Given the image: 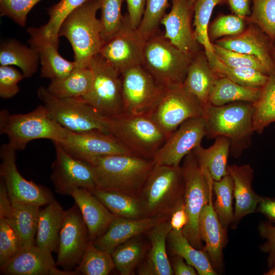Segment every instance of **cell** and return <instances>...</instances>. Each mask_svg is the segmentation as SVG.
<instances>
[{"instance_id": "cell-7", "label": "cell", "mask_w": 275, "mask_h": 275, "mask_svg": "<svg viewBox=\"0 0 275 275\" xmlns=\"http://www.w3.org/2000/svg\"><path fill=\"white\" fill-rule=\"evenodd\" d=\"M181 167L184 180L183 201L188 218L182 232L193 246L202 250L199 218L212 195L213 180L207 169L200 166L193 151L184 157Z\"/></svg>"}, {"instance_id": "cell-14", "label": "cell", "mask_w": 275, "mask_h": 275, "mask_svg": "<svg viewBox=\"0 0 275 275\" xmlns=\"http://www.w3.org/2000/svg\"><path fill=\"white\" fill-rule=\"evenodd\" d=\"M146 40L130 24L127 14L120 29L102 45L99 53L120 73L142 65Z\"/></svg>"}, {"instance_id": "cell-10", "label": "cell", "mask_w": 275, "mask_h": 275, "mask_svg": "<svg viewBox=\"0 0 275 275\" xmlns=\"http://www.w3.org/2000/svg\"><path fill=\"white\" fill-rule=\"evenodd\" d=\"M200 101L181 85L163 87L147 115L168 138L186 120L203 116Z\"/></svg>"}, {"instance_id": "cell-50", "label": "cell", "mask_w": 275, "mask_h": 275, "mask_svg": "<svg viewBox=\"0 0 275 275\" xmlns=\"http://www.w3.org/2000/svg\"><path fill=\"white\" fill-rule=\"evenodd\" d=\"M41 0H0L1 16H7L20 26L26 24L27 16Z\"/></svg>"}, {"instance_id": "cell-40", "label": "cell", "mask_w": 275, "mask_h": 275, "mask_svg": "<svg viewBox=\"0 0 275 275\" xmlns=\"http://www.w3.org/2000/svg\"><path fill=\"white\" fill-rule=\"evenodd\" d=\"M213 71L219 77H226L239 85L254 88H262L269 76L249 67H231L222 63L215 56L208 60Z\"/></svg>"}, {"instance_id": "cell-11", "label": "cell", "mask_w": 275, "mask_h": 275, "mask_svg": "<svg viewBox=\"0 0 275 275\" xmlns=\"http://www.w3.org/2000/svg\"><path fill=\"white\" fill-rule=\"evenodd\" d=\"M88 67L93 75V82L82 99L102 116L122 113L121 73L100 53L92 59Z\"/></svg>"}, {"instance_id": "cell-38", "label": "cell", "mask_w": 275, "mask_h": 275, "mask_svg": "<svg viewBox=\"0 0 275 275\" xmlns=\"http://www.w3.org/2000/svg\"><path fill=\"white\" fill-rule=\"evenodd\" d=\"M254 132L262 134L264 129L275 123V73L269 76L265 85L261 88L258 99L253 103Z\"/></svg>"}, {"instance_id": "cell-28", "label": "cell", "mask_w": 275, "mask_h": 275, "mask_svg": "<svg viewBox=\"0 0 275 275\" xmlns=\"http://www.w3.org/2000/svg\"><path fill=\"white\" fill-rule=\"evenodd\" d=\"M11 202L4 217L14 229L19 239L21 249L35 243L40 206L22 202Z\"/></svg>"}, {"instance_id": "cell-6", "label": "cell", "mask_w": 275, "mask_h": 275, "mask_svg": "<svg viewBox=\"0 0 275 275\" xmlns=\"http://www.w3.org/2000/svg\"><path fill=\"white\" fill-rule=\"evenodd\" d=\"M181 166L155 165L140 195L146 217L170 218L183 200Z\"/></svg>"}, {"instance_id": "cell-33", "label": "cell", "mask_w": 275, "mask_h": 275, "mask_svg": "<svg viewBox=\"0 0 275 275\" xmlns=\"http://www.w3.org/2000/svg\"><path fill=\"white\" fill-rule=\"evenodd\" d=\"M167 240L171 253L182 257L188 264L196 269L198 274H217L205 251L193 246L184 236L182 230L172 229Z\"/></svg>"}, {"instance_id": "cell-30", "label": "cell", "mask_w": 275, "mask_h": 275, "mask_svg": "<svg viewBox=\"0 0 275 275\" xmlns=\"http://www.w3.org/2000/svg\"><path fill=\"white\" fill-rule=\"evenodd\" d=\"M64 213L65 210L54 199L40 210L35 239L37 246L51 253L58 249Z\"/></svg>"}, {"instance_id": "cell-27", "label": "cell", "mask_w": 275, "mask_h": 275, "mask_svg": "<svg viewBox=\"0 0 275 275\" xmlns=\"http://www.w3.org/2000/svg\"><path fill=\"white\" fill-rule=\"evenodd\" d=\"M218 77L211 69L205 51H199L191 58L183 86L205 108L209 104L210 92Z\"/></svg>"}, {"instance_id": "cell-36", "label": "cell", "mask_w": 275, "mask_h": 275, "mask_svg": "<svg viewBox=\"0 0 275 275\" xmlns=\"http://www.w3.org/2000/svg\"><path fill=\"white\" fill-rule=\"evenodd\" d=\"M91 191L117 217L132 219L146 217L139 197L97 188Z\"/></svg>"}, {"instance_id": "cell-23", "label": "cell", "mask_w": 275, "mask_h": 275, "mask_svg": "<svg viewBox=\"0 0 275 275\" xmlns=\"http://www.w3.org/2000/svg\"><path fill=\"white\" fill-rule=\"evenodd\" d=\"M70 196L80 211L90 240L94 241L106 231L116 216L89 189L77 188Z\"/></svg>"}, {"instance_id": "cell-24", "label": "cell", "mask_w": 275, "mask_h": 275, "mask_svg": "<svg viewBox=\"0 0 275 275\" xmlns=\"http://www.w3.org/2000/svg\"><path fill=\"white\" fill-rule=\"evenodd\" d=\"M228 172L234 182L235 202L231 227L234 229L242 218L256 211L261 197L253 188V170L250 165H230L228 167Z\"/></svg>"}, {"instance_id": "cell-5", "label": "cell", "mask_w": 275, "mask_h": 275, "mask_svg": "<svg viewBox=\"0 0 275 275\" xmlns=\"http://www.w3.org/2000/svg\"><path fill=\"white\" fill-rule=\"evenodd\" d=\"M104 117L108 132L136 155L153 160L167 139L147 114Z\"/></svg>"}, {"instance_id": "cell-3", "label": "cell", "mask_w": 275, "mask_h": 275, "mask_svg": "<svg viewBox=\"0 0 275 275\" xmlns=\"http://www.w3.org/2000/svg\"><path fill=\"white\" fill-rule=\"evenodd\" d=\"M99 10V0L88 1L70 13L61 26L59 36L70 42L76 67H88L104 43L101 22L97 17Z\"/></svg>"}, {"instance_id": "cell-8", "label": "cell", "mask_w": 275, "mask_h": 275, "mask_svg": "<svg viewBox=\"0 0 275 275\" xmlns=\"http://www.w3.org/2000/svg\"><path fill=\"white\" fill-rule=\"evenodd\" d=\"M191 58L158 31L146 40L142 66L159 85H181Z\"/></svg>"}, {"instance_id": "cell-29", "label": "cell", "mask_w": 275, "mask_h": 275, "mask_svg": "<svg viewBox=\"0 0 275 275\" xmlns=\"http://www.w3.org/2000/svg\"><path fill=\"white\" fill-rule=\"evenodd\" d=\"M29 43L38 53L41 77L51 80L64 78L76 67L74 61H69L60 54L59 44L33 36H30Z\"/></svg>"}, {"instance_id": "cell-37", "label": "cell", "mask_w": 275, "mask_h": 275, "mask_svg": "<svg viewBox=\"0 0 275 275\" xmlns=\"http://www.w3.org/2000/svg\"><path fill=\"white\" fill-rule=\"evenodd\" d=\"M92 82L93 75L89 67H76L67 77L51 79L46 89L59 98H81L90 91Z\"/></svg>"}, {"instance_id": "cell-2", "label": "cell", "mask_w": 275, "mask_h": 275, "mask_svg": "<svg viewBox=\"0 0 275 275\" xmlns=\"http://www.w3.org/2000/svg\"><path fill=\"white\" fill-rule=\"evenodd\" d=\"M252 103L234 102L222 106L208 104L204 110L206 136H224L230 142V153L238 157L252 143L254 132Z\"/></svg>"}, {"instance_id": "cell-32", "label": "cell", "mask_w": 275, "mask_h": 275, "mask_svg": "<svg viewBox=\"0 0 275 275\" xmlns=\"http://www.w3.org/2000/svg\"><path fill=\"white\" fill-rule=\"evenodd\" d=\"M39 57L32 47H28L15 39L1 43L0 46L1 66H16L24 77L32 76L37 70Z\"/></svg>"}, {"instance_id": "cell-52", "label": "cell", "mask_w": 275, "mask_h": 275, "mask_svg": "<svg viewBox=\"0 0 275 275\" xmlns=\"http://www.w3.org/2000/svg\"><path fill=\"white\" fill-rule=\"evenodd\" d=\"M258 230L260 236L266 239L260 249L268 254V264L271 267L275 264V226L267 222H261Z\"/></svg>"}, {"instance_id": "cell-55", "label": "cell", "mask_w": 275, "mask_h": 275, "mask_svg": "<svg viewBox=\"0 0 275 275\" xmlns=\"http://www.w3.org/2000/svg\"><path fill=\"white\" fill-rule=\"evenodd\" d=\"M171 266L173 273L175 275L198 274L196 269L188 264L182 257L178 255H174Z\"/></svg>"}, {"instance_id": "cell-16", "label": "cell", "mask_w": 275, "mask_h": 275, "mask_svg": "<svg viewBox=\"0 0 275 275\" xmlns=\"http://www.w3.org/2000/svg\"><path fill=\"white\" fill-rule=\"evenodd\" d=\"M57 143L70 155L90 164L104 156L134 154L113 134L99 130L80 133L68 130Z\"/></svg>"}, {"instance_id": "cell-48", "label": "cell", "mask_w": 275, "mask_h": 275, "mask_svg": "<svg viewBox=\"0 0 275 275\" xmlns=\"http://www.w3.org/2000/svg\"><path fill=\"white\" fill-rule=\"evenodd\" d=\"M21 245L17 234L7 221L0 217V269L19 252Z\"/></svg>"}, {"instance_id": "cell-12", "label": "cell", "mask_w": 275, "mask_h": 275, "mask_svg": "<svg viewBox=\"0 0 275 275\" xmlns=\"http://www.w3.org/2000/svg\"><path fill=\"white\" fill-rule=\"evenodd\" d=\"M16 150L8 143L0 149V176L12 202H22L42 206L54 198L47 187L27 180L19 173L16 164Z\"/></svg>"}, {"instance_id": "cell-26", "label": "cell", "mask_w": 275, "mask_h": 275, "mask_svg": "<svg viewBox=\"0 0 275 275\" xmlns=\"http://www.w3.org/2000/svg\"><path fill=\"white\" fill-rule=\"evenodd\" d=\"M172 230L169 218H167L160 222L147 231L150 247L145 261L139 269V274H174L166 248V241Z\"/></svg>"}, {"instance_id": "cell-46", "label": "cell", "mask_w": 275, "mask_h": 275, "mask_svg": "<svg viewBox=\"0 0 275 275\" xmlns=\"http://www.w3.org/2000/svg\"><path fill=\"white\" fill-rule=\"evenodd\" d=\"M168 2L169 0H146L144 14L137 29L146 40L159 31V25L169 5Z\"/></svg>"}, {"instance_id": "cell-25", "label": "cell", "mask_w": 275, "mask_h": 275, "mask_svg": "<svg viewBox=\"0 0 275 275\" xmlns=\"http://www.w3.org/2000/svg\"><path fill=\"white\" fill-rule=\"evenodd\" d=\"M168 217H146L132 219L116 217L106 231L93 241L98 249L112 254L120 244L147 232L152 227Z\"/></svg>"}, {"instance_id": "cell-59", "label": "cell", "mask_w": 275, "mask_h": 275, "mask_svg": "<svg viewBox=\"0 0 275 275\" xmlns=\"http://www.w3.org/2000/svg\"><path fill=\"white\" fill-rule=\"evenodd\" d=\"M271 55L273 62L275 64V46H272L271 50Z\"/></svg>"}, {"instance_id": "cell-17", "label": "cell", "mask_w": 275, "mask_h": 275, "mask_svg": "<svg viewBox=\"0 0 275 275\" xmlns=\"http://www.w3.org/2000/svg\"><path fill=\"white\" fill-rule=\"evenodd\" d=\"M90 240L88 228L76 203L65 211L60 231L57 266L71 270L79 263Z\"/></svg>"}, {"instance_id": "cell-22", "label": "cell", "mask_w": 275, "mask_h": 275, "mask_svg": "<svg viewBox=\"0 0 275 275\" xmlns=\"http://www.w3.org/2000/svg\"><path fill=\"white\" fill-rule=\"evenodd\" d=\"M60 269L51 253L35 243L20 249L19 252L1 269L5 275H59Z\"/></svg>"}, {"instance_id": "cell-51", "label": "cell", "mask_w": 275, "mask_h": 275, "mask_svg": "<svg viewBox=\"0 0 275 275\" xmlns=\"http://www.w3.org/2000/svg\"><path fill=\"white\" fill-rule=\"evenodd\" d=\"M23 78V74L12 66H1L0 97L7 99L15 96L19 91L18 84Z\"/></svg>"}, {"instance_id": "cell-13", "label": "cell", "mask_w": 275, "mask_h": 275, "mask_svg": "<svg viewBox=\"0 0 275 275\" xmlns=\"http://www.w3.org/2000/svg\"><path fill=\"white\" fill-rule=\"evenodd\" d=\"M123 112L147 114L158 98L159 85L142 65L133 66L121 73Z\"/></svg>"}, {"instance_id": "cell-31", "label": "cell", "mask_w": 275, "mask_h": 275, "mask_svg": "<svg viewBox=\"0 0 275 275\" xmlns=\"http://www.w3.org/2000/svg\"><path fill=\"white\" fill-rule=\"evenodd\" d=\"M193 152L200 166L207 169L213 180H219L228 173L230 142L227 138L218 136L209 148L201 145Z\"/></svg>"}, {"instance_id": "cell-21", "label": "cell", "mask_w": 275, "mask_h": 275, "mask_svg": "<svg viewBox=\"0 0 275 275\" xmlns=\"http://www.w3.org/2000/svg\"><path fill=\"white\" fill-rule=\"evenodd\" d=\"M199 230L201 239L205 242L203 250L215 270H222L224 266L223 250L227 242V230L223 228L214 210L212 195L200 214Z\"/></svg>"}, {"instance_id": "cell-4", "label": "cell", "mask_w": 275, "mask_h": 275, "mask_svg": "<svg viewBox=\"0 0 275 275\" xmlns=\"http://www.w3.org/2000/svg\"><path fill=\"white\" fill-rule=\"evenodd\" d=\"M68 131L50 118L44 105L25 114H11L6 109L0 112V133L7 136L8 143L16 151L24 150L35 140L59 142Z\"/></svg>"}, {"instance_id": "cell-18", "label": "cell", "mask_w": 275, "mask_h": 275, "mask_svg": "<svg viewBox=\"0 0 275 275\" xmlns=\"http://www.w3.org/2000/svg\"><path fill=\"white\" fill-rule=\"evenodd\" d=\"M206 135L203 116L190 118L182 123L166 140L155 155V165L178 167L182 160L201 145Z\"/></svg>"}, {"instance_id": "cell-53", "label": "cell", "mask_w": 275, "mask_h": 275, "mask_svg": "<svg viewBox=\"0 0 275 275\" xmlns=\"http://www.w3.org/2000/svg\"><path fill=\"white\" fill-rule=\"evenodd\" d=\"M127 4L128 20L131 27L135 30L139 28L142 20L146 0H124Z\"/></svg>"}, {"instance_id": "cell-15", "label": "cell", "mask_w": 275, "mask_h": 275, "mask_svg": "<svg viewBox=\"0 0 275 275\" xmlns=\"http://www.w3.org/2000/svg\"><path fill=\"white\" fill-rule=\"evenodd\" d=\"M56 157L52 162L50 180L57 193L70 195L77 188L92 190L96 188L93 167L90 163L68 153L53 142Z\"/></svg>"}, {"instance_id": "cell-42", "label": "cell", "mask_w": 275, "mask_h": 275, "mask_svg": "<svg viewBox=\"0 0 275 275\" xmlns=\"http://www.w3.org/2000/svg\"><path fill=\"white\" fill-rule=\"evenodd\" d=\"M115 268L112 254L97 248L89 241L74 271L77 274L107 275Z\"/></svg>"}, {"instance_id": "cell-58", "label": "cell", "mask_w": 275, "mask_h": 275, "mask_svg": "<svg viewBox=\"0 0 275 275\" xmlns=\"http://www.w3.org/2000/svg\"><path fill=\"white\" fill-rule=\"evenodd\" d=\"M270 268L269 269V270L264 273V274L265 275H275V264L270 267Z\"/></svg>"}, {"instance_id": "cell-39", "label": "cell", "mask_w": 275, "mask_h": 275, "mask_svg": "<svg viewBox=\"0 0 275 275\" xmlns=\"http://www.w3.org/2000/svg\"><path fill=\"white\" fill-rule=\"evenodd\" d=\"M226 3L227 0H196L194 3V34L198 43L203 46L207 59L215 56L208 33L210 19L214 7Z\"/></svg>"}, {"instance_id": "cell-20", "label": "cell", "mask_w": 275, "mask_h": 275, "mask_svg": "<svg viewBox=\"0 0 275 275\" xmlns=\"http://www.w3.org/2000/svg\"><path fill=\"white\" fill-rule=\"evenodd\" d=\"M215 44L226 49L254 56L266 67L269 75L275 73V64L271 55L272 42L254 24L240 34L217 40Z\"/></svg>"}, {"instance_id": "cell-35", "label": "cell", "mask_w": 275, "mask_h": 275, "mask_svg": "<svg viewBox=\"0 0 275 275\" xmlns=\"http://www.w3.org/2000/svg\"><path fill=\"white\" fill-rule=\"evenodd\" d=\"M90 0H61L47 8L48 22L39 28L27 29L30 36L42 38L59 44V32L68 16L76 9Z\"/></svg>"}, {"instance_id": "cell-19", "label": "cell", "mask_w": 275, "mask_h": 275, "mask_svg": "<svg viewBox=\"0 0 275 275\" xmlns=\"http://www.w3.org/2000/svg\"><path fill=\"white\" fill-rule=\"evenodd\" d=\"M171 11L166 14L160 24L164 36L185 54L193 57L198 52V42L191 26L194 3L191 0H171Z\"/></svg>"}, {"instance_id": "cell-45", "label": "cell", "mask_w": 275, "mask_h": 275, "mask_svg": "<svg viewBox=\"0 0 275 275\" xmlns=\"http://www.w3.org/2000/svg\"><path fill=\"white\" fill-rule=\"evenodd\" d=\"M124 0H99L101 15L99 18L102 36L105 42L108 40L121 27L124 16L121 12Z\"/></svg>"}, {"instance_id": "cell-56", "label": "cell", "mask_w": 275, "mask_h": 275, "mask_svg": "<svg viewBox=\"0 0 275 275\" xmlns=\"http://www.w3.org/2000/svg\"><path fill=\"white\" fill-rule=\"evenodd\" d=\"M232 12L245 19L251 13L250 0H227Z\"/></svg>"}, {"instance_id": "cell-34", "label": "cell", "mask_w": 275, "mask_h": 275, "mask_svg": "<svg viewBox=\"0 0 275 275\" xmlns=\"http://www.w3.org/2000/svg\"><path fill=\"white\" fill-rule=\"evenodd\" d=\"M261 88L244 86L226 77H218L210 92L208 103L222 106L234 102L254 103L259 98Z\"/></svg>"}, {"instance_id": "cell-60", "label": "cell", "mask_w": 275, "mask_h": 275, "mask_svg": "<svg viewBox=\"0 0 275 275\" xmlns=\"http://www.w3.org/2000/svg\"><path fill=\"white\" fill-rule=\"evenodd\" d=\"M191 1L194 3L196 0H191Z\"/></svg>"}, {"instance_id": "cell-41", "label": "cell", "mask_w": 275, "mask_h": 275, "mask_svg": "<svg viewBox=\"0 0 275 275\" xmlns=\"http://www.w3.org/2000/svg\"><path fill=\"white\" fill-rule=\"evenodd\" d=\"M212 187L215 195L214 210L223 228L228 230L234 217V182L230 173L219 180H213Z\"/></svg>"}, {"instance_id": "cell-44", "label": "cell", "mask_w": 275, "mask_h": 275, "mask_svg": "<svg viewBox=\"0 0 275 275\" xmlns=\"http://www.w3.org/2000/svg\"><path fill=\"white\" fill-rule=\"evenodd\" d=\"M252 2V12L245 19L258 26L272 42L275 41V0Z\"/></svg>"}, {"instance_id": "cell-54", "label": "cell", "mask_w": 275, "mask_h": 275, "mask_svg": "<svg viewBox=\"0 0 275 275\" xmlns=\"http://www.w3.org/2000/svg\"><path fill=\"white\" fill-rule=\"evenodd\" d=\"M188 215L183 200L172 213L169 221L173 230H182L187 224Z\"/></svg>"}, {"instance_id": "cell-47", "label": "cell", "mask_w": 275, "mask_h": 275, "mask_svg": "<svg viewBox=\"0 0 275 275\" xmlns=\"http://www.w3.org/2000/svg\"><path fill=\"white\" fill-rule=\"evenodd\" d=\"M212 45L214 54L225 65L231 67L252 68L269 75L266 67L257 57L226 49L215 43Z\"/></svg>"}, {"instance_id": "cell-43", "label": "cell", "mask_w": 275, "mask_h": 275, "mask_svg": "<svg viewBox=\"0 0 275 275\" xmlns=\"http://www.w3.org/2000/svg\"><path fill=\"white\" fill-rule=\"evenodd\" d=\"M136 237L120 244L111 254L115 268L121 275L132 274L144 257L145 245Z\"/></svg>"}, {"instance_id": "cell-49", "label": "cell", "mask_w": 275, "mask_h": 275, "mask_svg": "<svg viewBox=\"0 0 275 275\" xmlns=\"http://www.w3.org/2000/svg\"><path fill=\"white\" fill-rule=\"evenodd\" d=\"M245 30L244 19L234 14L218 16L208 26L209 39H215L222 36H235Z\"/></svg>"}, {"instance_id": "cell-57", "label": "cell", "mask_w": 275, "mask_h": 275, "mask_svg": "<svg viewBox=\"0 0 275 275\" xmlns=\"http://www.w3.org/2000/svg\"><path fill=\"white\" fill-rule=\"evenodd\" d=\"M256 210L275 222V199L261 197Z\"/></svg>"}, {"instance_id": "cell-1", "label": "cell", "mask_w": 275, "mask_h": 275, "mask_svg": "<svg viewBox=\"0 0 275 275\" xmlns=\"http://www.w3.org/2000/svg\"><path fill=\"white\" fill-rule=\"evenodd\" d=\"M97 189L116 191L139 197L153 169V160L134 154L99 157L92 163Z\"/></svg>"}, {"instance_id": "cell-9", "label": "cell", "mask_w": 275, "mask_h": 275, "mask_svg": "<svg viewBox=\"0 0 275 275\" xmlns=\"http://www.w3.org/2000/svg\"><path fill=\"white\" fill-rule=\"evenodd\" d=\"M37 94L50 118L67 130L78 133L94 130L109 133L104 116L81 97L59 98L42 86L38 88Z\"/></svg>"}]
</instances>
